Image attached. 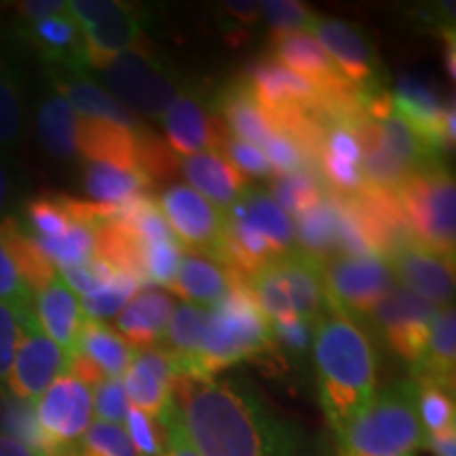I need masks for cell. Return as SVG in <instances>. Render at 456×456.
<instances>
[{
  "instance_id": "cell-8",
  "label": "cell",
  "mask_w": 456,
  "mask_h": 456,
  "mask_svg": "<svg viewBox=\"0 0 456 456\" xmlns=\"http://www.w3.org/2000/svg\"><path fill=\"white\" fill-rule=\"evenodd\" d=\"M322 275L328 309L351 319L353 315L368 317L379 300L395 285L389 265L379 256H336L323 262Z\"/></svg>"
},
{
  "instance_id": "cell-31",
  "label": "cell",
  "mask_w": 456,
  "mask_h": 456,
  "mask_svg": "<svg viewBox=\"0 0 456 456\" xmlns=\"http://www.w3.org/2000/svg\"><path fill=\"white\" fill-rule=\"evenodd\" d=\"M146 186L148 180L142 178L138 171L102 161H85L83 188L91 203L121 208V205L146 195Z\"/></svg>"
},
{
  "instance_id": "cell-7",
  "label": "cell",
  "mask_w": 456,
  "mask_h": 456,
  "mask_svg": "<svg viewBox=\"0 0 456 456\" xmlns=\"http://www.w3.org/2000/svg\"><path fill=\"white\" fill-rule=\"evenodd\" d=\"M98 72L110 98L152 121H161L171 102L184 91L178 72L159 60L148 41L112 57Z\"/></svg>"
},
{
  "instance_id": "cell-6",
  "label": "cell",
  "mask_w": 456,
  "mask_h": 456,
  "mask_svg": "<svg viewBox=\"0 0 456 456\" xmlns=\"http://www.w3.org/2000/svg\"><path fill=\"white\" fill-rule=\"evenodd\" d=\"M395 195L416 241L454 260L456 188L446 165L436 161L414 171Z\"/></svg>"
},
{
  "instance_id": "cell-57",
  "label": "cell",
  "mask_w": 456,
  "mask_h": 456,
  "mask_svg": "<svg viewBox=\"0 0 456 456\" xmlns=\"http://www.w3.org/2000/svg\"><path fill=\"white\" fill-rule=\"evenodd\" d=\"M0 456H43L37 450L28 448L26 444L13 440V437L0 433Z\"/></svg>"
},
{
  "instance_id": "cell-21",
  "label": "cell",
  "mask_w": 456,
  "mask_h": 456,
  "mask_svg": "<svg viewBox=\"0 0 456 456\" xmlns=\"http://www.w3.org/2000/svg\"><path fill=\"white\" fill-rule=\"evenodd\" d=\"M34 317L38 326L51 340L66 353L68 357L77 351L78 332H81L85 315L81 300L55 273L47 285L34 294Z\"/></svg>"
},
{
  "instance_id": "cell-40",
  "label": "cell",
  "mask_w": 456,
  "mask_h": 456,
  "mask_svg": "<svg viewBox=\"0 0 456 456\" xmlns=\"http://www.w3.org/2000/svg\"><path fill=\"white\" fill-rule=\"evenodd\" d=\"M416 385V412L425 436L446 431L456 427V408L452 393L431 380L414 379Z\"/></svg>"
},
{
  "instance_id": "cell-34",
  "label": "cell",
  "mask_w": 456,
  "mask_h": 456,
  "mask_svg": "<svg viewBox=\"0 0 456 456\" xmlns=\"http://www.w3.org/2000/svg\"><path fill=\"white\" fill-rule=\"evenodd\" d=\"M380 129V138H383V144L389 155L395 159L399 165H403L410 174L419 171L425 165L440 161V157L431 155L427 151V146L420 142L419 135L414 134V129L403 121L402 117L393 108L391 112H387L383 118L376 121Z\"/></svg>"
},
{
  "instance_id": "cell-32",
  "label": "cell",
  "mask_w": 456,
  "mask_h": 456,
  "mask_svg": "<svg viewBox=\"0 0 456 456\" xmlns=\"http://www.w3.org/2000/svg\"><path fill=\"white\" fill-rule=\"evenodd\" d=\"M77 351L91 359L106 379H123L135 355V351L114 330L87 317L78 332Z\"/></svg>"
},
{
  "instance_id": "cell-48",
  "label": "cell",
  "mask_w": 456,
  "mask_h": 456,
  "mask_svg": "<svg viewBox=\"0 0 456 456\" xmlns=\"http://www.w3.org/2000/svg\"><path fill=\"white\" fill-rule=\"evenodd\" d=\"M260 15H265L271 32H306L315 13L296 0H265Z\"/></svg>"
},
{
  "instance_id": "cell-42",
  "label": "cell",
  "mask_w": 456,
  "mask_h": 456,
  "mask_svg": "<svg viewBox=\"0 0 456 456\" xmlns=\"http://www.w3.org/2000/svg\"><path fill=\"white\" fill-rule=\"evenodd\" d=\"M180 260L182 245L178 239L142 245V265H144L148 283H157L171 289L175 273H178Z\"/></svg>"
},
{
  "instance_id": "cell-18",
  "label": "cell",
  "mask_w": 456,
  "mask_h": 456,
  "mask_svg": "<svg viewBox=\"0 0 456 456\" xmlns=\"http://www.w3.org/2000/svg\"><path fill=\"white\" fill-rule=\"evenodd\" d=\"M21 41L37 51L43 61L70 72H87L83 32L74 17L64 11L32 24H20Z\"/></svg>"
},
{
  "instance_id": "cell-38",
  "label": "cell",
  "mask_w": 456,
  "mask_h": 456,
  "mask_svg": "<svg viewBox=\"0 0 456 456\" xmlns=\"http://www.w3.org/2000/svg\"><path fill=\"white\" fill-rule=\"evenodd\" d=\"M74 216L70 212V197L41 195L26 203V231L34 239L61 237L70 228Z\"/></svg>"
},
{
  "instance_id": "cell-39",
  "label": "cell",
  "mask_w": 456,
  "mask_h": 456,
  "mask_svg": "<svg viewBox=\"0 0 456 456\" xmlns=\"http://www.w3.org/2000/svg\"><path fill=\"white\" fill-rule=\"evenodd\" d=\"M271 188L273 201L288 216L298 218V216L309 212V209L322 201L326 184H323L322 178L313 174H285L275 175Z\"/></svg>"
},
{
  "instance_id": "cell-28",
  "label": "cell",
  "mask_w": 456,
  "mask_h": 456,
  "mask_svg": "<svg viewBox=\"0 0 456 456\" xmlns=\"http://www.w3.org/2000/svg\"><path fill=\"white\" fill-rule=\"evenodd\" d=\"M239 273L226 269L220 262L203 258V256H182L178 273H175L171 292L180 294L182 298L195 302V305L216 306L224 298L232 285V277Z\"/></svg>"
},
{
  "instance_id": "cell-22",
  "label": "cell",
  "mask_w": 456,
  "mask_h": 456,
  "mask_svg": "<svg viewBox=\"0 0 456 456\" xmlns=\"http://www.w3.org/2000/svg\"><path fill=\"white\" fill-rule=\"evenodd\" d=\"M171 313H174V298L167 292L155 288L140 289L118 313L117 334L134 351L152 349L165 338Z\"/></svg>"
},
{
  "instance_id": "cell-16",
  "label": "cell",
  "mask_w": 456,
  "mask_h": 456,
  "mask_svg": "<svg viewBox=\"0 0 456 456\" xmlns=\"http://www.w3.org/2000/svg\"><path fill=\"white\" fill-rule=\"evenodd\" d=\"M306 32L313 34V38L322 45V49L353 87L362 89L376 85V60L372 47L357 26L336 20V17L315 15Z\"/></svg>"
},
{
  "instance_id": "cell-19",
  "label": "cell",
  "mask_w": 456,
  "mask_h": 456,
  "mask_svg": "<svg viewBox=\"0 0 456 456\" xmlns=\"http://www.w3.org/2000/svg\"><path fill=\"white\" fill-rule=\"evenodd\" d=\"M49 81L53 85V91H57L72 106L77 117L114 123L127 129L144 127L134 112H129L127 108H123L117 100L110 98V94L102 89L98 83L91 81L87 72H70L53 68L49 72Z\"/></svg>"
},
{
  "instance_id": "cell-12",
  "label": "cell",
  "mask_w": 456,
  "mask_h": 456,
  "mask_svg": "<svg viewBox=\"0 0 456 456\" xmlns=\"http://www.w3.org/2000/svg\"><path fill=\"white\" fill-rule=\"evenodd\" d=\"M393 277L402 288L431 302L437 309L452 306L454 300V260L433 252L416 239L395 245L385 256Z\"/></svg>"
},
{
  "instance_id": "cell-51",
  "label": "cell",
  "mask_w": 456,
  "mask_h": 456,
  "mask_svg": "<svg viewBox=\"0 0 456 456\" xmlns=\"http://www.w3.org/2000/svg\"><path fill=\"white\" fill-rule=\"evenodd\" d=\"M271 323V336L277 340L283 349L292 353H306L313 346V323L305 322L300 317H285L275 319Z\"/></svg>"
},
{
  "instance_id": "cell-33",
  "label": "cell",
  "mask_w": 456,
  "mask_h": 456,
  "mask_svg": "<svg viewBox=\"0 0 456 456\" xmlns=\"http://www.w3.org/2000/svg\"><path fill=\"white\" fill-rule=\"evenodd\" d=\"M26 134L24 78L15 64L0 57V155H13Z\"/></svg>"
},
{
  "instance_id": "cell-30",
  "label": "cell",
  "mask_w": 456,
  "mask_h": 456,
  "mask_svg": "<svg viewBox=\"0 0 456 456\" xmlns=\"http://www.w3.org/2000/svg\"><path fill=\"white\" fill-rule=\"evenodd\" d=\"M226 214L237 216L245 224L252 226L258 235L271 243L277 256H283L294 249V222L273 201L271 195H265V192H245L239 199V203L232 205Z\"/></svg>"
},
{
  "instance_id": "cell-25",
  "label": "cell",
  "mask_w": 456,
  "mask_h": 456,
  "mask_svg": "<svg viewBox=\"0 0 456 456\" xmlns=\"http://www.w3.org/2000/svg\"><path fill=\"white\" fill-rule=\"evenodd\" d=\"M294 220V237L302 254L311 256L322 265L338 256L340 209L332 188H323L322 201Z\"/></svg>"
},
{
  "instance_id": "cell-45",
  "label": "cell",
  "mask_w": 456,
  "mask_h": 456,
  "mask_svg": "<svg viewBox=\"0 0 456 456\" xmlns=\"http://www.w3.org/2000/svg\"><path fill=\"white\" fill-rule=\"evenodd\" d=\"M91 408L95 412V420L100 423L121 425L129 410V399L125 393L121 379H104L98 387L91 389Z\"/></svg>"
},
{
  "instance_id": "cell-13",
  "label": "cell",
  "mask_w": 456,
  "mask_h": 456,
  "mask_svg": "<svg viewBox=\"0 0 456 456\" xmlns=\"http://www.w3.org/2000/svg\"><path fill=\"white\" fill-rule=\"evenodd\" d=\"M273 60L300 78L315 85L326 100L351 95L355 87L346 81L309 32H271Z\"/></svg>"
},
{
  "instance_id": "cell-41",
  "label": "cell",
  "mask_w": 456,
  "mask_h": 456,
  "mask_svg": "<svg viewBox=\"0 0 456 456\" xmlns=\"http://www.w3.org/2000/svg\"><path fill=\"white\" fill-rule=\"evenodd\" d=\"M140 288L142 283L135 281L134 277L125 275V273H117L106 288H102L94 296L81 298L83 315L94 319V322L117 317L123 311V306L140 292Z\"/></svg>"
},
{
  "instance_id": "cell-44",
  "label": "cell",
  "mask_w": 456,
  "mask_h": 456,
  "mask_svg": "<svg viewBox=\"0 0 456 456\" xmlns=\"http://www.w3.org/2000/svg\"><path fill=\"white\" fill-rule=\"evenodd\" d=\"M125 431H127L131 446L138 456H161L165 448V427L161 420L151 419L138 408L129 403L125 416Z\"/></svg>"
},
{
  "instance_id": "cell-9",
  "label": "cell",
  "mask_w": 456,
  "mask_h": 456,
  "mask_svg": "<svg viewBox=\"0 0 456 456\" xmlns=\"http://www.w3.org/2000/svg\"><path fill=\"white\" fill-rule=\"evenodd\" d=\"M38 427L49 444V456H68L81 448L91 425V389L70 374H61L34 402Z\"/></svg>"
},
{
  "instance_id": "cell-15",
  "label": "cell",
  "mask_w": 456,
  "mask_h": 456,
  "mask_svg": "<svg viewBox=\"0 0 456 456\" xmlns=\"http://www.w3.org/2000/svg\"><path fill=\"white\" fill-rule=\"evenodd\" d=\"M245 83L252 89L266 114L277 112H309L319 117L323 110V94L315 85L289 72L275 60H262L249 66Z\"/></svg>"
},
{
  "instance_id": "cell-11",
  "label": "cell",
  "mask_w": 456,
  "mask_h": 456,
  "mask_svg": "<svg viewBox=\"0 0 456 456\" xmlns=\"http://www.w3.org/2000/svg\"><path fill=\"white\" fill-rule=\"evenodd\" d=\"M437 311L431 302L395 283L368 317L380 328L391 349L414 370L425 357L429 328Z\"/></svg>"
},
{
  "instance_id": "cell-10",
  "label": "cell",
  "mask_w": 456,
  "mask_h": 456,
  "mask_svg": "<svg viewBox=\"0 0 456 456\" xmlns=\"http://www.w3.org/2000/svg\"><path fill=\"white\" fill-rule=\"evenodd\" d=\"M20 336L11 366L7 393L21 402H37L51 385L66 374L68 355L38 326L34 311L17 313Z\"/></svg>"
},
{
  "instance_id": "cell-23",
  "label": "cell",
  "mask_w": 456,
  "mask_h": 456,
  "mask_svg": "<svg viewBox=\"0 0 456 456\" xmlns=\"http://www.w3.org/2000/svg\"><path fill=\"white\" fill-rule=\"evenodd\" d=\"M144 9L127 3L118 15L102 21L98 26L87 28V30H81L87 68L102 70L112 57L144 43Z\"/></svg>"
},
{
  "instance_id": "cell-53",
  "label": "cell",
  "mask_w": 456,
  "mask_h": 456,
  "mask_svg": "<svg viewBox=\"0 0 456 456\" xmlns=\"http://www.w3.org/2000/svg\"><path fill=\"white\" fill-rule=\"evenodd\" d=\"M222 13H224L228 20L222 21V26H228V43L232 41V34L237 30V37L245 38V28H252L256 21L260 20V4L249 3V0H228V3H222Z\"/></svg>"
},
{
  "instance_id": "cell-24",
  "label": "cell",
  "mask_w": 456,
  "mask_h": 456,
  "mask_svg": "<svg viewBox=\"0 0 456 456\" xmlns=\"http://www.w3.org/2000/svg\"><path fill=\"white\" fill-rule=\"evenodd\" d=\"M142 129L144 127L127 129L121 125L78 117L77 152H81L85 161H102L138 171V138Z\"/></svg>"
},
{
  "instance_id": "cell-3",
  "label": "cell",
  "mask_w": 456,
  "mask_h": 456,
  "mask_svg": "<svg viewBox=\"0 0 456 456\" xmlns=\"http://www.w3.org/2000/svg\"><path fill=\"white\" fill-rule=\"evenodd\" d=\"M271 346V323L254 298L249 279L235 275L228 294L208 311L201 349L182 376L212 379L220 370L262 355Z\"/></svg>"
},
{
  "instance_id": "cell-36",
  "label": "cell",
  "mask_w": 456,
  "mask_h": 456,
  "mask_svg": "<svg viewBox=\"0 0 456 456\" xmlns=\"http://www.w3.org/2000/svg\"><path fill=\"white\" fill-rule=\"evenodd\" d=\"M121 380L131 406L138 408L140 412L151 416V419L161 420L167 414L171 403H174L171 402L169 387H165L135 355Z\"/></svg>"
},
{
  "instance_id": "cell-20",
  "label": "cell",
  "mask_w": 456,
  "mask_h": 456,
  "mask_svg": "<svg viewBox=\"0 0 456 456\" xmlns=\"http://www.w3.org/2000/svg\"><path fill=\"white\" fill-rule=\"evenodd\" d=\"M178 161V169L184 174L188 186L222 214H226L248 192L245 175L239 174L218 151L182 157Z\"/></svg>"
},
{
  "instance_id": "cell-46",
  "label": "cell",
  "mask_w": 456,
  "mask_h": 456,
  "mask_svg": "<svg viewBox=\"0 0 456 456\" xmlns=\"http://www.w3.org/2000/svg\"><path fill=\"white\" fill-rule=\"evenodd\" d=\"M218 152L235 167L241 175H252V178H271L273 171L269 159L260 148H256L248 142L235 140L231 134L220 142Z\"/></svg>"
},
{
  "instance_id": "cell-37",
  "label": "cell",
  "mask_w": 456,
  "mask_h": 456,
  "mask_svg": "<svg viewBox=\"0 0 456 456\" xmlns=\"http://www.w3.org/2000/svg\"><path fill=\"white\" fill-rule=\"evenodd\" d=\"M0 429L4 431V436L26 444L38 454L49 456V444L38 427L32 402H21L7 391L0 393Z\"/></svg>"
},
{
  "instance_id": "cell-4",
  "label": "cell",
  "mask_w": 456,
  "mask_h": 456,
  "mask_svg": "<svg viewBox=\"0 0 456 456\" xmlns=\"http://www.w3.org/2000/svg\"><path fill=\"white\" fill-rule=\"evenodd\" d=\"M336 436L338 456H403L423 448L414 380L376 391L372 402Z\"/></svg>"
},
{
  "instance_id": "cell-14",
  "label": "cell",
  "mask_w": 456,
  "mask_h": 456,
  "mask_svg": "<svg viewBox=\"0 0 456 456\" xmlns=\"http://www.w3.org/2000/svg\"><path fill=\"white\" fill-rule=\"evenodd\" d=\"M159 209L180 245H188L209 256L214 254L216 243L222 235L224 216L197 191L188 184L165 188L159 197Z\"/></svg>"
},
{
  "instance_id": "cell-50",
  "label": "cell",
  "mask_w": 456,
  "mask_h": 456,
  "mask_svg": "<svg viewBox=\"0 0 456 456\" xmlns=\"http://www.w3.org/2000/svg\"><path fill=\"white\" fill-rule=\"evenodd\" d=\"M20 319L13 306L0 302V393L7 391V380L17 349Z\"/></svg>"
},
{
  "instance_id": "cell-2",
  "label": "cell",
  "mask_w": 456,
  "mask_h": 456,
  "mask_svg": "<svg viewBox=\"0 0 456 456\" xmlns=\"http://www.w3.org/2000/svg\"><path fill=\"white\" fill-rule=\"evenodd\" d=\"M319 402L338 433L376 395V351L355 319L328 309L313 345Z\"/></svg>"
},
{
  "instance_id": "cell-27",
  "label": "cell",
  "mask_w": 456,
  "mask_h": 456,
  "mask_svg": "<svg viewBox=\"0 0 456 456\" xmlns=\"http://www.w3.org/2000/svg\"><path fill=\"white\" fill-rule=\"evenodd\" d=\"M220 112L224 117V127L235 140L248 142L256 148H265L266 142L273 138L275 129L262 110L258 100L254 98L249 85L241 81L231 85L224 94L220 95Z\"/></svg>"
},
{
  "instance_id": "cell-43",
  "label": "cell",
  "mask_w": 456,
  "mask_h": 456,
  "mask_svg": "<svg viewBox=\"0 0 456 456\" xmlns=\"http://www.w3.org/2000/svg\"><path fill=\"white\" fill-rule=\"evenodd\" d=\"M0 302L13 306L17 313L34 311V292L17 269L3 235H0Z\"/></svg>"
},
{
  "instance_id": "cell-26",
  "label": "cell",
  "mask_w": 456,
  "mask_h": 456,
  "mask_svg": "<svg viewBox=\"0 0 456 456\" xmlns=\"http://www.w3.org/2000/svg\"><path fill=\"white\" fill-rule=\"evenodd\" d=\"M78 117L57 91H47L37 104V135L43 151L57 161L77 157Z\"/></svg>"
},
{
  "instance_id": "cell-47",
  "label": "cell",
  "mask_w": 456,
  "mask_h": 456,
  "mask_svg": "<svg viewBox=\"0 0 456 456\" xmlns=\"http://www.w3.org/2000/svg\"><path fill=\"white\" fill-rule=\"evenodd\" d=\"M81 448L100 456H138L131 446L125 427L100 423V420H91L89 429L85 431L81 440Z\"/></svg>"
},
{
  "instance_id": "cell-58",
  "label": "cell",
  "mask_w": 456,
  "mask_h": 456,
  "mask_svg": "<svg viewBox=\"0 0 456 456\" xmlns=\"http://www.w3.org/2000/svg\"><path fill=\"white\" fill-rule=\"evenodd\" d=\"M403 456H414V454H403Z\"/></svg>"
},
{
  "instance_id": "cell-17",
  "label": "cell",
  "mask_w": 456,
  "mask_h": 456,
  "mask_svg": "<svg viewBox=\"0 0 456 456\" xmlns=\"http://www.w3.org/2000/svg\"><path fill=\"white\" fill-rule=\"evenodd\" d=\"M169 148L182 157L218 151L228 131L216 114L205 110L197 94L182 91L161 117Z\"/></svg>"
},
{
  "instance_id": "cell-54",
  "label": "cell",
  "mask_w": 456,
  "mask_h": 456,
  "mask_svg": "<svg viewBox=\"0 0 456 456\" xmlns=\"http://www.w3.org/2000/svg\"><path fill=\"white\" fill-rule=\"evenodd\" d=\"M64 11H68V3H64V0H28V3L17 4V15H20L17 26L32 24V21L64 13Z\"/></svg>"
},
{
  "instance_id": "cell-35",
  "label": "cell",
  "mask_w": 456,
  "mask_h": 456,
  "mask_svg": "<svg viewBox=\"0 0 456 456\" xmlns=\"http://www.w3.org/2000/svg\"><path fill=\"white\" fill-rule=\"evenodd\" d=\"M95 228L91 222L74 220L70 228L61 237L55 239H34L37 248L57 269L77 266L95 258Z\"/></svg>"
},
{
  "instance_id": "cell-55",
  "label": "cell",
  "mask_w": 456,
  "mask_h": 456,
  "mask_svg": "<svg viewBox=\"0 0 456 456\" xmlns=\"http://www.w3.org/2000/svg\"><path fill=\"white\" fill-rule=\"evenodd\" d=\"M15 197V169L9 155H0V220L7 218Z\"/></svg>"
},
{
  "instance_id": "cell-29",
  "label": "cell",
  "mask_w": 456,
  "mask_h": 456,
  "mask_svg": "<svg viewBox=\"0 0 456 456\" xmlns=\"http://www.w3.org/2000/svg\"><path fill=\"white\" fill-rule=\"evenodd\" d=\"M456 370V313L452 306L440 309L433 317L423 362L414 368V379L431 380L454 393Z\"/></svg>"
},
{
  "instance_id": "cell-52",
  "label": "cell",
  "mask_w": 456,
  "mask_h": 456,
  "mask_svg": "<svg viewBox=\"0 0 456 456\" xmlns=\"http://www.w3.org/2000/svg\"><path fill=\"white\" fill-rule=\"evenodd\" d=\"M161 423L165 427V448L161 456H201L188 437L180 410L174 403L161 419Z\"/></svg>"
},
{
  "instance_id": "cell-1",
  "label": "cell",
  "mask_w": 456,
  "mask_h": 456,
  "mask_svg": "<svg viewBox=\"0 0 456 456\" xmlns=\"http://www.w3.org/2000/svg\"><path fill=\"white\" fill-rule=\"evenodd\" d=\"M171 402L201 456H317L296 423L239 380L178 376Z\"/></svg>"
},
{
  "instance_id": "cell-5",
  "label": "cell",
  "mask_w": 456,
  "mask_h": 456,
  "mask_svg": "<svg viewBox=\"0 0 456 456\" xmlns=\"http://www.w3.org/2000/svg\"><path fill=\"white\" fill-rule=\"evenodd\" d=\"M249 288L269 322L300 317L317 323L328 313L322 262L296 249L266 262L249 277Z\"/></svg>"
},
{
  "instance_id": "cell-56",
  "label": "cell",
  "mask_w": 456,
  "mask_h": 456,
  "mask_svg": "<svg viewBox=\"0 0 456 456\" xmlns=\"http://www.w3.org/2000/svg\"><path fill=\"white\" fill-rule=\"evenodd\" d=\"M423 448L429 450L433 456H456V427L425 436Z\"/></svg>"
},
{
  "instance_id": "cell-49",
  "label": "cell",
  "mask_w": 456,
  "mask_h": 456,
  "mask_svg": "<svg viewBox=\"0 0 456 456\" xmlns=\"http://www.w3.org/2000/svg\"><path fill=\"white\" fill-rule=\"evenodd\" d=\"M117 273L118 271H114L112 266L104 265V262L98 258L85 262V265L57 269V275L64 279L68 288H70L74 294L81 296V298H87V296H94L95 292H100L102 288H106Z\"/></svg>"
}]
</instances>
